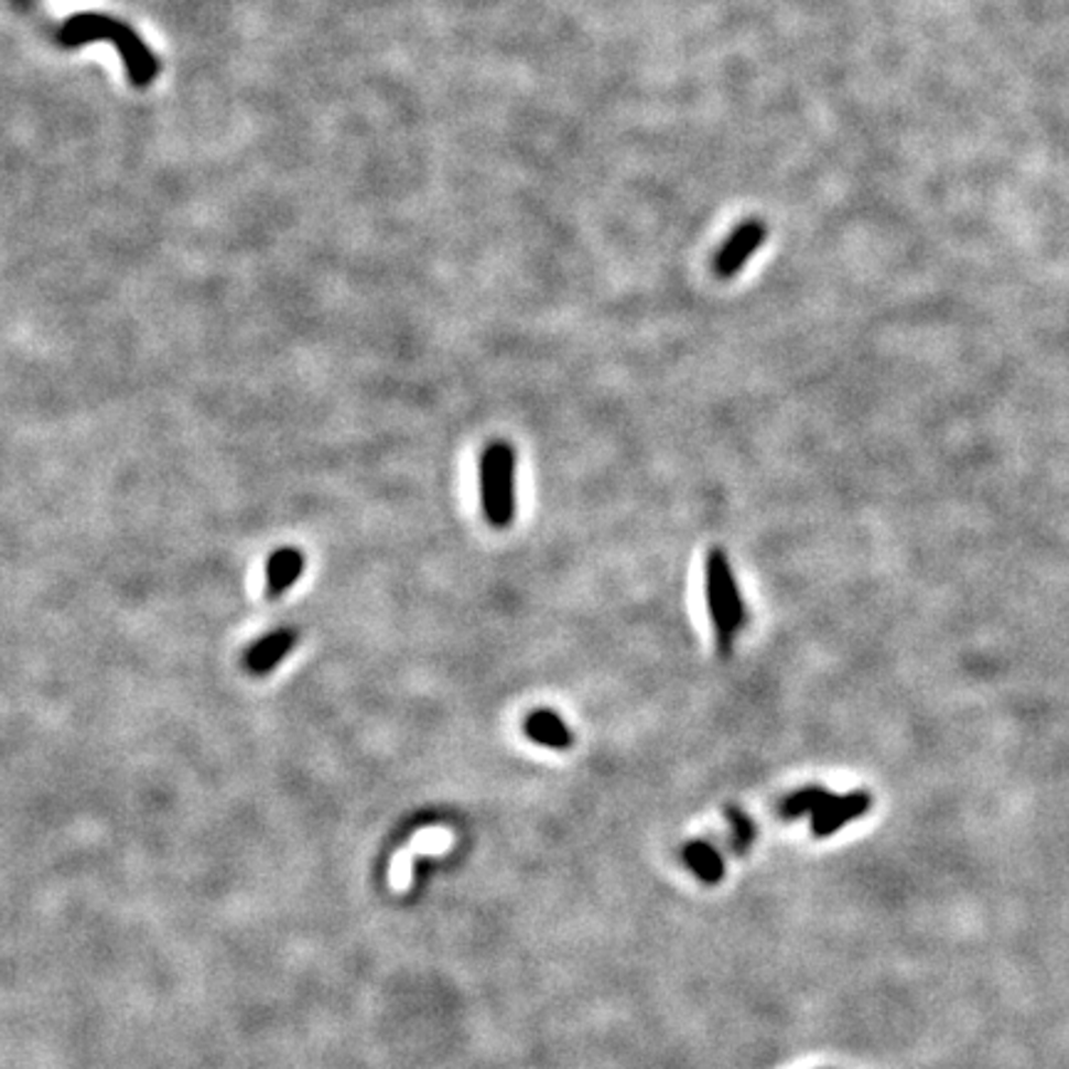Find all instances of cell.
Segmentation results:
<instances>
[{
    "label": "cell",
    "instance_id": "6da1fadb",
    "mask_svg": "<svg viewBox=\"0 0 1069 1069\" xmlns=\"http://www.w3.org/2000/svg\"><path fill=\"white\" fill-rule=\"evenodd\" d=\"M705 602H709L715 641L721 654L728 657L745 624V607L728 558L719 548H713L705 558Z\"/></svg>",
    "mask_w": 1069,
    "mask_h": 1069
},
{
    "label": "cell",
    "instance_id": "7a4b0ae2",
    "mask_svg": "<svg viewBox=\"0 0 1069 1069\" xmlns=\"http://www.w3.org/2000/svg\"><path fill=\"white\" fill-rule=\"evenodd\" d=\"M480 500L493 528H508L516 518V451L496 441L480 461Z\"/></svg>",
    "mask_w": 1069,
    "mask_h": 1069
},
{
    "label": "cell",
    "instance_id": "3957f363",
    "mask_svg": "<svg viewBox=\"0 0 1069 1069\" xmlns=\"http://www.w3.org/2000/svg\"><path fill=\"white\" fill-rule=\"evenodd\" d=\"M453 836L443 827H426L417 836H411L409 844H403L389 864V886L397 894H403L411 886L413 862L421 854H443L451 846Z\"/></svg>",
    "mask_w": 1069,
    "mask_h": 1069
},
{
    "label": "cell",
    "instance_id": "277c9868",
    "mask_svg": "<svg viewBox=\"0 0 1069 1069\" xmlns=\"http://www.w3.org/2000/svg\"><path fill=\"white\" fill-rule=\"evenodd\" d=\"M870 807H872V795L864 790L842 795V798H832L830 795V798L812 812V832L817 836H830L846 822L862 817Z\"/></svg>",
    "mask_w": 1069,
    "mask_h": 1069
},
{
    "label": "cell",
    "instance_id": "5b68a950",
    "mask_svg": "<svg viewBox=\"0 0 1069 1069\" xmlns=\"http://www.w3.org/2000/svg\"><path fill=\"white\" fill-rule=\"evenodd\" d=\"M295 644H298V631L295 629H290V627L272 629L270 634H266L263 639L250 644V649L246 651V669L250 673H256V676L270 673L272 669L278 667V663L285 661V657L292 651Z\"/></svg>",
    "mask_w": 1069,
    "mask_h": 1069
},
{
    "label": "cell",
    "instance_id": "8992f818",
    "mask_svg": "<svg viewBox=\"0 0 1069 1069\" xmlns=\"http://www.w3.org/2000/svg\"><path fill=\"white\" fill-rule=\"evenodd\" d=\"M305 570V554L298 548H280L270 554L266 570V594L268 600H280L292 584L300 580Z\"/></svg>",
    "mask_w": 1069,
    "mask_h": 1069
},
{
    "label": "cell",
    "instance_id": "52a82bcc",
    "mask_svg": "<svg viewBox=\"0 0 1069 1069\" xmlns=\"http://www.w3.org/2000/svg\"><path fill=\"white\" fill-rule=\"evenodd\" d=\"M526 735L530 741L552 751H568L572 745V733L558 713L548 709L532 711L526 719Z\"/></svg>",
    "mask_w": 1069,
    "mask_h": 1069
},
{
    "label": "cell",
    "instance_id": "ba28073f",
    "mask_svg": "<svg viewBox=\"0 0 1069 1069\" xmlns=\"http://www.w3.org/2000/svg\"><path fill=\"white\" fill-rule=\"evenodd\" d=\"M683 860L685 864L691 866V870L695 872V876H699L701 882L705 884H719L723 879V860H721V854L713 850L711 844H705V842H691V844H685V850H683Z\"/></svg>",
    "mask_w": 1069,
    "mask_h": 1069
},
{
    "label": "cell",
    "instance_id": "9c48e42d",
    "mask_svg": "<svg viewBox=\"0 0 1069 1069\" xmlns=\"http://www.w3.org/2000/svg\"><path fill=\"white\" fill-rule=\"evenodd\" d=\"M827 798H830V792L824 788H802L800 792L790 795V798L782 802L780 814L785 820H798L802 814H812Z\"/></svg>",
    "mask_w": 1069,
    "mask_h": 1069
},
{
    "label": "cell",
    "instance_id": "30bf717a",
    "mask_svg": "<svg viewBox=\"0 0 1069 1069\" xmlns=\"http://www.w3.org/2000/svg\"><path fill=\"white\" fill-rule=\"evenodd\" d=\"M755 244H758V236H741V238H735L733 244L723 250L721 258H719V272L721 276H733L735 270H738L743 266V260L748 258L751 250L755 248Z\"/></svg>",
    "mask_w": 1069,
    "mask_h": 1069
},
{
    "label": "cell",
    "instance_id": "8fae6325",
    "mask_svg": "<svg viewBox=\"0 0 1069 1069\" xmlns=\"http://www.w3.org/2000/svg\"><path fill=\"white\" fill-rule=\"evenodd\" d=\"M725 817H728L731 824H733V836H731L733 850L738 852V854L748 852V846L755 840V824H753V820L743 810H738V807H728V810H725Z\"/></svg>",
    "mask_w": 1069,
    "mask_h": 1069
}]
</instances>
